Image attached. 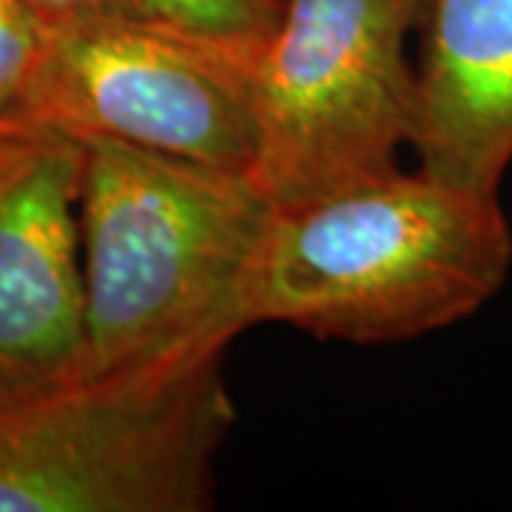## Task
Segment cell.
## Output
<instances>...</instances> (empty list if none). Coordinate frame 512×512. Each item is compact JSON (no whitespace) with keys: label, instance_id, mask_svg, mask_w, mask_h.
<instances>
[{"label":"cell","instance_id":"cell-8","mask_svg":"<svg viewBox=\"0 0 512 512\" xmlns=\"http://www.w3.org/2000/svg\"><path fill=\"white\" fill-rule=\"evenodd\" d=\"M106 6L254 63L282 18L285 0H106Z\"/></svg>","mask_w":512,"mask_h":512},{"label":"cell","instance_id":"cell-4","mask_svg":"<svg viewBox=\"0 0 512 512\" xmlns=\"http://www.w3.org/2000/svg\"><path fill=\"white\" fill-rule=\"evenodd\" d=\"M424 0H285L251 63V180L274 208L396 171L410 146Z\"/></svg>","mask_w":512,"mask_h":512},{"label":"cell","instance_id":"cell-9","mask_svg":"<svg viewBox=\"0 0 512 512\" xmlns=\"http://www.w3.org/2000/svg\"><path fill=\"white\" fill-rule=\"evenodd\" d=\"M46 37L49 26L23 0H0V117L18 111Z\"/></svg>","mask_w":512,"mask_h":512},{"label":"cell","instance_id":"cell-3","mask_svg":"<svg viewBox=\"0 0 512 512\" xmlns=\"http://www.w3.org/2000/svg\"><path fill=\"white\" fill-rule=\"evenodd\" d=\"M225 348L0 399V512H202L237 407Z\"/></svg>","mask_w":512,"mask_h":512},{"label":"cell","instance_id":"cell-1","mask_svg":"<svg viewBox=\"0 0 512 512\" xmlns=\"http://www.w3.org/2000/svg\"><path fill=\"white\" fill-rule=\"evenodd\" d=\"M80 146L86 370L228 350L254 328L271 200L248 171L111 140Z\"/></svg>","mask_w":512,"mask_h":512},{"label":"cell","instance_id":"cell-6","mask_svg":"<svg viewBox=\"0 0 512 512\" xmlns=\"http://www.w3.org/2000/svg\"><path fill=\"white\" fill-rule=\"evenodd\" d=\"M83 146L55 137L0 191V399L86 370Z\"/></svg>","mask_w":512,"mask_h":512},{"label":"cell","instance_id":"cell-2","mask_svg":"<svg viewBox=\"0 0 512 512\" xmlns=\"http://www.w3.org/2000/svg\"><path fill=\"white\" fill-rule=\"evenodd\" d=\"M510 265L501 194L396 168L274 208L251 316L353 345L407 342L481 311Z\"/></svg>","mask_w":512,"mask_h":512},{"label":"cell","instance_id":"cell-5","mask_svg":"<svg viewBox=\"0 0 512 512\" xmlns=\"http://www.w3.org/2000/svg\"><path fill=\"white\" fill-rule=\"evenodd\" d=\"M15 120L77 143L251 171V63L100 6L49 26Z\"/></svg>","mask_w":512,"mask_h":512},{"label":"cell","instance_id":"cell-11","mask_svg":"<svg viewBox=\"0 0 512 512\" xmlns=\"http://www.w3.org/2000/svg\"><path fill=\"white\" fill-rule=\"evenodd\" d=\"M23 3L46 26H55V23H63V20H72L77 15H86V12L106 6V0H23Z\"/></svg>","mask_w":512,"mask_h":512},{"label":"cell","instance_id":"cell-10","mask_svg":"<svg viewBox=\"0 0 512 512\" xmlns=\"http://www.w3.org/2000/svg\"><path fill=\"white\" fill-rule=\"evenodd\" d=\"M52 140L55 134H46L15 117H0V191L15 183Z\"/></svg>","mask_w":512,"mask_h":512},{"label":"cell","instance_id":"cell-7","mask_svg":"<svg viewBox=\"0 0 512 512\" xmlns=\"http://www.w3.org/2000/svg\"><path fill=\"white\" fill-rule=\"evenodd\" d=\"M410 146L419 171L501 194L512 163V0H424Z\"/></svg>","mask_w":512,"mask_h":512}]
</instances>
